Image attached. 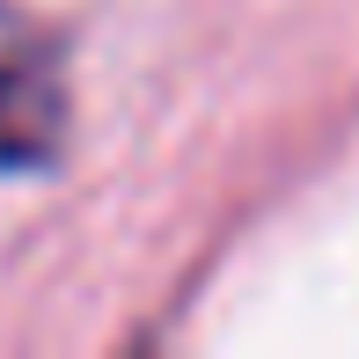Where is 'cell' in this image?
I'll return each mask as SVG.
<instances>
[{"instance_id": "obj_1", "label": "cell", "mask_w": 359, "mask_h": 359, "mask_svg": "<svg viewBox=\"0 0 359 359\" xmlns=\"http://www.w3.org/2000/svg\"><path fill=\"white\" fill-rule=\"evenodd\" d=\"M67 133V74L59 44L29 8L0 0V176L44 169Z\"/></svg>"}]
</instances>
